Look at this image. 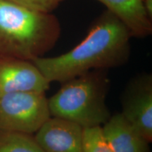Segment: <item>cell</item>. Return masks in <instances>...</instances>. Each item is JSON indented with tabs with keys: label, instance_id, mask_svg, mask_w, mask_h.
<instances>
[{
	"label": "cell",
	"instance_id": "3",
	"mask_svg": "<svg viewBox=\"0 0 152 152\" xmlns=\"http://www.w3.org/2000/svg\"><path fill=\"white\" fill-rule=\"evenodd\" d=\"M48 99L51 116L83 128L102 126L111 113L106 104L109 81L102 70H94L63 83Z\"/></svg>",
	"mask_w": 152,
	"mask_h": 152
},
{
	"label": "cell",
	"instance_id": "12",
	"mask_svg": "<svg viewBox=\"0 0 152 152\" xmlns=\"http://www.w3.org/2000/svg\"><path fill=\"white\" fill-rule=\"evenodd\" d=\"M32 10L52 14L64 0H12Z\"/></svg>",
	"mask_w": 152,
	"mask_h": 152
},
{
	"label": "cell",
	"instance_id": "5",
	"mask_svg": "<svg viewBox=\"0 0 152 152\" xmlns=\"http://www.w3.org/2000/svg\"><path fill=\"white\" fill-rule=\"evenodd\" d=\"M121 113L149 141L152 142V75L133 79L122 98Z\"/></svg>",
	"mask_w": 152,
	"mask_h": 152
},
{
	"label": "cell",
	"instance_id": "6",
	"mask_svg": "<svg viewBox=\"0 0 152 152\" xmlns=\"http://www.w3.org/2000/svg\"><path fill=\"white\" fill-rule=\"evenodd\" d=\"M50 83L33 61L0 60V96L16 92H45Z\"/></svg>",
	"mask_w": 152,
	"mask_h": 152
},
{
	"label": "cell",
	"instance_id": "4",
	"mask_svg": "<svg viewBox=\"0 0 152 152\" xmlns=\"http://www.w3.org/2000/svg\"><path fill=\"white\" fill-rule=\"evenodd\" d=\"M51 117L45 92H16L0 96V132L33 134Z\"/></svg>",
	"mask_w": 152,
	"mask_h": 152
},
{
	"label": "cell",
	"instance_id": "13",
	"mask_svg": "<svg viewBox=\"0 0 152 152\" xmlns=\"http://www.w3.org/2000/svg\"><path fill=\"white\" fill-rule=\"evenodd\" d=\"M147 4L148 9H149L150 11L152 12V0H144Z\"/></svg>",
	"mask_w": 152,
	"mask_h": 152
},
{
	"label": "cell",
	"instance_id": "2",
	"mask_svg": "<svg viewBox=\"0 0 152 152\" xmlns=\"http://www.w3.org/2000/svg\"><path fill=\"white\" fill-rule=\"evenodd\" d=\"M59 20L52 14L32 10L12 0H0V60L33 61L55 46Z\"/></svg>",
	"mask_w": 152,
	"mask_h": 152
},
{
	"label": "cell",
	"instance_id": "10",
	"mask_svg": "<svg viewBox=\"0 0 152 152\" xmlns=\"http://www.w3.org/2000/svg\"><path fill=\"white\" fill-rule=\"evenodd\" d=\"M0 152H44L32 134L0 132Z\"/></svg>",
	"mask_w": 152,
	"mask_h": 152
},
{
	"label": "cell",
	"instance_id": "1",
	"mask_svg": "<svg viewBox=\"0 0 152 152\" xmlns=\"http://www.w3.org/2000/svg\"><path fill=\"white\" fill-rule=\"evenodd\" d=\"M131 37L125 25L106 9L74 48L59 56L39 57L33 62L49 83H64L90 71L125 64L130 54Z\"/></svg>",
	"mask_w": 152,
	"mask_h": 152
},
{
	"label": "cell",
	"instance_id": "9",
	"mask_svg": "<svg viewBox=\"0 0 152 152\" xmlns=\"http://www.w3.org/2000/svg\"><path fill=\"white\" fill-rule=\"evenodd\" d=\"M125 25L132 37H146L152 33V12L144 0H97Z\"/></svg>",
	"mask_w": 152,
	"mask_h": 152
},
{
	"label": "cell",
	"instance_id": "8",
	"mask_svg": "<svg viewBox=\"0 0 152 152\" xmlns=\"http://www.w3.org/2000/svg\"><path fill=\"white\" fill-rule=\"evenodd\" d=\"M102 130L113 152H150V142L121 113L111 115Z\"/></svg>",
	"mask_w": 152,
	"mask_h": 152
},
{
	"label": "cell",
	"instance_id": "7",
	"mask_svg": "<svg viewBox=\"0 0 152 152\" xmlns=\"http://www.w3.org/2000/svg\"><path fill=\"white\" fill-rule=\"evenodd\" d=\"M83 132L80 125L51 117L34 137L44 152H83Z\"/></svg>",
	"mask_w": 152,
	"mask_h": 152
},
{
	"label": "cell",
	"instance_id": "11",
	"mask_svg": "<svg viewBox=\"0 0 152 152\" xmlns=\"http://www.w3.org/2000/svg\"><path fill=\"white\" fill-rule=\"evenodd\" d=\"M83 152H113L104 137L102 126L84 128Z\"/></svg>",
	"mask_w": 152,
	"mask_h": 152
}]
</instances>
